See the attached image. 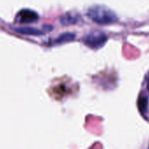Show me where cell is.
<instances>
[{
    "mask_svg": "<svg viewBox=\"0 0 149 149\" xmlns=\"http://www.w3.org/2000/svg\"><path fill=\"white\" fill-rule=\"evenodd\" d=\"M38 14L30 9L21 10L16 16V21L19 24H31L38 19Z\"/></svg>",
    "mask_w": 149,
    "mask_h": 149,
    "instance_id": "obj_3",
    "label": "cell"
},
{
    "mask_svg": "<svg viewBox=\"0 0 149 149\" xmlns=\"http://www.w3.org/2000/svg\"><path fill=\"white\" fill-rule=\"evenodd\" d=\"M76 35L72 32H65L61 35H59L55 40H54V44L56 45H62L65 43H68V42H72L75 39Z\"/></svg>",
    "mask_w": 149,
    "mask_h": 149,
    "instance_id": "obj_6",
    "label": "cell"
},
{
    "mask_svg": "<svg viewBox=\"0 0 149 149\" xmlns=\"http://www.w3.org/2000/svg\"><path fill=\"white\" fill-rule=\"evenodd\" d=\"M148 91H149V78H148Z\"/></svg>",
    "mask_w": 149,
    "mask_h": 149,
    "instance_id": "obj_8",
    "label": "cell"
},
{
    "mask_svg": "<svg viewBox=\"0 0 149 149\" xmlns=\"http://www.w3.org/2000/svg\"><path fill=\"white\" fill-rule=\"evenodd\" d=\"M108 38L107 34L101 31H92L83 38L84 44L91 49L98 50L103 47L107 42Z\"/></svg>",
    "mask_w": 149,
    "mask_h": 149,
    "instance_id": "obj_2",
    "label": "cell"
},
{
    "mask_svg": "<svg viewBox=\"0 0 149 149\" xmlns=\"http://www.w3.org/2000/svg\"><path fill=\"white\" fill-rule=\"evenodd\" d=\"M15 31L20 33V34H24V35H30V36H39L42 35L44 32L41 31L38 29L33 28V27H16L14 28Z\"/></svg>",
    "mask_w": 149,
    "mask_h": 149,
    "instance_id": "obj_5",
    "label": "cell"
},
{
    "mask_svg": "<svg viewBox=\"0 0 149 149\" xmlns=\"http://www.w3.org/2000/svg\"><path fill=\"white\" fill-rule=\"evenodd\" d=\"M88 17L99 24H110L118 21L114 11L104 5H93L87 10Z\"/></svg>",
    "mask_w": 149,
    "mask_h": 149,
    "instance_id": "obj_1",
    "label": "cell"
},
{
    "mask_svg": "<svg viewBox=\"0 0 149 149\" xmlns=\"http://www.w3.org/2000/svg\"><path fill=\"white\" fill-rule=\"evenodd\" d=\"M138 107L142 115L147 114L148 110V97L146 94H144V93L141 94L139 100H138Z\"/></svg>",
    "mask_w": 149,
    "mask_h": 149,
    "instance_id": "obj_7",
    "label": "cell"
},
{
    "mask_svg": "<svg viewBox=\"0 0 149 149\" xmlns=\"http://www.w3.org/2000/svg\"><path fill=\"white\" fill-rule=\"evenodd\" d=\"M80 20V16L74 12H67L60 17V23L63 25L77 24Z\"/></svg>",
    "mask_w": 149,
    "mask_h": 149,
    "instance_id": "obj_4",
    "label": "cell"
}]
</instances>
